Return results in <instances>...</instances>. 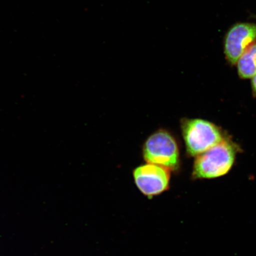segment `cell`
Here are the masks:
<instances>
[{
	"instance_id": "obj_1",
	"label": "cell",
	"mask_w": 256,
	"mask_h": 256,
	"mask_svg": "<svg viewBox=\"0 0 256 256\" xmlns=\"http://www.w3.org/2000/svg\"><path fill=\"white\" fill-rule=\"evenodd\" d=\"M236 151L231 142L224 140L196 156L194 166V178H214L226 174L234 162Z\"/></svg>"
},
{
	"instance_id": "obj_2",
	"label": "cell",
	"mask_w": 256,
	"mask_h": 256,
	"mask_svg": "<svg viewBox=\"0 0 256 256\" xmlns=\"http://www.w3.org/2000/svg\"><path fill=\"white\" fill-rule=\"evenodd\" d=\"M182 134L188 154L197 156L224 140L218 128L210 122L200 120H184Z\"/></svg>"
},
{
	"instance_id": "obj_3",
	"label": "cell",
	"mask_w": 256,
	"mask_h": 256,
	"mask_svg": "<svg viewBox=\"0 0 256 256\" xmlns=\"http://www.w3.org/2000/svg\"><path fill=\"white\" fill-rule=\"evenodd\" d=\"M142 154L147 163L163 166L170 170L179 167L178 143L167 130H160L152 134L144 144Z\"/></svg>"
},
{
	"instance_id": "obj_4",
	"label": "cell",
	"mask_w": 256,
	"mask_h": 256,
	"mask_svg": "<svg viewBox=\"0 0 256 256\" xmlns=\"http://www.w3.org/2000/svg\"><path fill=\"white\" fill-rule=\"evenodd\" d=\"M170 171L163 166L147 163L134 170V181L144 196L152 199L168 190Z\"/></svg>"
},
{
	"instance_id": "obj_5",
	"label": "cell",
	"mask_w": 256,
	"mask_h": 256,
	"mask_svg": "<svg viewBox=\"0 0 256 256\" xmlns=\"http://www.w3.org/2000/svg\"><path fill=\"white\" fill-rule=\"evenodd\" d=\"M256 40V24H238L231 28L225 40V54L228 62L235 65L243 54Z\"/></svg>"
},
{
	"instance_id": "obj_6",
	"label": "cell",
	"mask_w": 256,
	"mask_h": 256,
	"mask_svg": "<svg viewBox=\"0 0 256 256\" xmlns=\"http://www.w3.org/2000/svg\"><path fill=\"white\" fill-rule=\"evenodd\" d=\"M236 64L240 78L244 79L254 78L256 74V43L242 54Z\"/></svg>"
},
{
	"instance_id": "obj_7",
	"label": "cell",
	"mask_w": 256,
	"mask_h": 256,
	"mask_svg": "<svg viewBox=\"0 0 256 256\" xmlns=\"http://www.w3.org/2000/svg\"><path fill=\"white\" fill-rule=\"evenodd\" d=\"M252 88L254 94L256 95V74L252 78Z\"/></svg>"
}]
</instances>
